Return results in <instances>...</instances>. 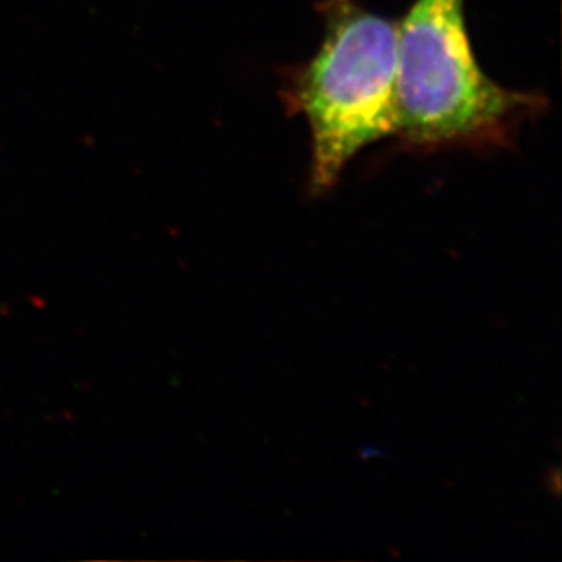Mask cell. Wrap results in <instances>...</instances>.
<instances>
[{
    "instance_id": "2",
    "label": "cell",
    "mask_w": 562,
    "mask_h": 562,
    "mask_svg": "<svg viewBox=\"0 0 562 562\" xmlns=\"http://www.w3.org/2000/svg\"><path fill=\"white\" fill-rule=\"evenodd\" d=\"M321 13L317 54L282 85L288 112L308 124L313 193L331 190L356 155L397 133V22L361 0H323Z\"/></svg>"
},
{
    "instance_id": "1",
    "label": "cell",
    "mask_w": 562,
    "mask_h": 562,
    "mask_svg": "<svg viewBox=\"0 0 562 562\" xmlns=\"http://www.w3.org/2000/svg\"><path fill=\"white\" fill-rule=\"evenodd\" d=\"M547 97L497 85L479 66L464 0H414L397 22V133L414 151L508 148Z\"/></svg>"
}]
</instances>
